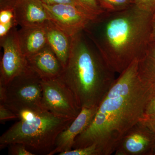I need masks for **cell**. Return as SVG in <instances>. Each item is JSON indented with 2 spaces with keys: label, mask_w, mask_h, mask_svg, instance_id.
<instances>
[{
  "label": "cell",
  "mask_w": 155,
  "mask_h": 155,
  "mask_svg": "<svg viewBox=\"0 0 155 155\" xmlns=\"http://www.w3.org/2000/svg\"><path fill=\"white\" fill-rule=\"evenodd\" d=\"M138 61H133L116 78L90 125L75 139L72 149L95 144L101 155L112 154L122 137L144 117L155 87L140 77Z\"/></svg>",
  "instance_id": "1"
},
{
  "label": "cell",
  "mask_w": 155,
  "mask_h": 155,
  "mask_svg": "<svg viewBox=\"0 0 155 155\" xmlns=\"http://www.w3.org/2000/svg\"><path fill=\"white\" fill-rule=\"evenodd\" d=\"M153 14L135 5L115 12H104L84 30L96 46L108 66L120 74L139 60L150 40Z\"/></svg>",
  "instance_id": "2"
},
{
  "label": "cell",
  "mask_w": 155,
  "mask_h": 155,
  "mask_svg": "<svg viewBox=\"0 0 155 155\" xmlns=\"http://www.w3.org/2000/svg\"><path fill=\"white\" fill-rule=\"evenodd\" d=\"M115 73L84 29L72 36L68 63L59 78L81 107L98 106L115 82Z\"/></svg>",
  "instance_id": "3"
},
{
  "label": "cell",
  "mask_w": 155,
  "mask_h": 155,
  "mask_svg": "<svg viewBox=\"0 0 155 155\" xmlns=\"http://www.w3.org/2000/svg\"><path fill=\"white\" fill-rule=\"evenodd\" d=\"M74 120L56 116L47 110L31 119L19 120L1 136V149L19 143L35 155H48L54 149L58 136Z\"/></svg>",
  "instance_id": "4"
},
{
  "label": "cell",
  "mask_w": 155,
  "mask_h": 155,
  "mask_svg": "<svg viewBox=\"0 0 155 155\" xmlns=\"http://www.w3.org/2000/svg\"><path fill=\"white\" fill-rule=\"evenodd\" d=\"M5 87L4 104L14 113L24 109H45L42 106V79L29 67Z\"/></svg>",
  "instance_id": "5"
},
{
  "label": "cell",
  "mask_w": 155,
  "mask_h": 155,
  "mask_svg": "<svg viewBox=\"0 0 155 155\" xmlns=\"http://www.w3.org/2000/svg\"><path fill=\"white\" fill-rule=\"evenodd\" d=\"M42 106L56 116L74 119L82 108L78 105L74 95L59 78L42 79Z\"/></svg>",
  "instance_id": "6"
},
{
  "label": "cell",
  "mask_w": 155,
  "mask_h": 155,
  "mask_svg": "<svg viewBox=\"0 0 155 155\" xmlns=\"http://www.w3.org/2000/svg\"><path fill=\"white\" fill-rule=\"evenodd\" d=\"M16 26L0 38L3 53L0 67V84L6 85L14 77L28 69L27 58L22 54L17 36Z\"/></svg>",
  "instance_id": "7"
},
{
  "label": "cell",
  "mask_w": 155,
  "mask_h": 155,
  "mask_svg": "<svg viewBox=\"0 0 155 155\" xmlns=\"http://www.w3.org/2000/svg\"><path fill=\"white\" fill-rule=\"evenodd\" d=\"M51 20L70 36L83 30L96 17L78 6L43 4Z\"/></svg>",
  "instance_id": "8"
},
{
  "label": "cell",
  "mask_w": 155,
  "mask_h": 155,
  "mask_svg": "<svg viewBox=\"0 0 155 155\" xmlns=\"http://www.w3.org/2000/svg\"><path fill=\"white\" fill-rule=\"evenodd\" d=\"M116 155H155V133L141 121L122 137Z\"/></svg>",
  "instance_id": "9"
},
{
  "label": "cell",
  "mask_w": 155,
  "mask_h": 155,
  "mask_svg": "<svg viewBox=\"0 0 155 155\" xmlns=\"http://www.w3.org/2000/svg\"><path fill=\"white\" fill-rule=\"evenodd\" d=\"M98 106L82 108L80 113L71 124L58 136L54 149L48 155H58L72 150L75 139L90 125Z\"/></svg>",
  "instance_id": "10"
},
{
  "label": "cell",
  "mask_w": 155,
  "mask_h": 155,
  "mask_svg": "<svg viewBox=\"0 0 155 155\" xmlns=\"http://www.w3.org/2000/svg\"><path fill=\"white\" fill-rule=\"evenodd\" d=\"M27 58L28 67L42 79H51L61 76L64 68L48 45Z\"/></svg>",
  "instance_id": "11"
},
{
  "label": "cell",
  "mask_w": 155,
  "mask_h": 155,
  "mask_svg": "<svg viewBox=\"0 0 155 155\" xmlns=\"http://www.w3.org/2000/svg\"><path fill=\"white\" fill-rule=\"evenodd\" d=\"M14 11L17 24L21 27L41 26L51 20L41 0H15Z\"/></svg>",
  "instance_id": "12"
},
{
  "label": "cell",
  "mask_w": 155,
  "mask_h": 155,
  "mask_svg": "<svg viewBox=\"0 0 155 155\" xmlns=\"http://www.w3.org/2000/svg\"><path fill=\"white\" fill-rule=\"evenodd\" d=\"M47 44L64 68L67 66L71 51L72 37L49 20L44 25Z\"/></svg>",
  "instance_id": "13"
},
{
  "label": "cell",
  "mask_w": 155,
  "mask_h": 155,
  "mask_svg": "<svg viewBox=\"0 0 155 155\" xmlns=\"http://www.w3.org/2000/svg\"><path fill=\"white\" fill-rule=\"evenodd\" d=\"M17 36L21 51L26 58L48 44L44 25L21 27L17 30Z\"/></svg>",
  "instance_id": "14"
},
{
  "label": "cell",
  "mask_w": 155,
  "mask_h": 155,
  "mask_svg": "<svg viewBox=\"0 0 155 155\" xmlns=\"http://www.w3.org/2000/svg\"><path fill=\"white\" fill-rule=\"evenodd\" d=\"M140 77L155 87V40H150L144 54L139 60Z\"/></svg>",
  "instance_id": "15"
},
{
  "label": "cell",
  "mask_w": 155,
  "mask_h": 155,
  "mask_svg": "<svg viewBox=\"0 0 155 155\" xmlns=\"http://www.w3.org/2000/svg\"><path fill=\"white\" fill-rule=\"evenodd\" d=\"M104 12H115L122 11L134 5L133 0H97Z\"/></svg>",
  "instance_id": "16"
},
{
  "label": "cell",
  "mask_w": 155,
  "mask_h": 155,
  "mask_svg": "<svg viewBox=\"0 0 155 155\" xmlns=\"http://www.w3.org/2000/svg\"><path fill=\"white\" fill-rule=\"evenodd\" d=\"M76 2L84 10L93 16L97 17L104 13L100 8L97 0H75Z\"/></svg>",
  "instance_id": "17"
},
{
  "label": "cell",
  "mask_w": 155,
  "mask_h": 155,
  "mask_svg": "<svg viewBox=\"0 0 155 155\" xmlns=\"http://www.w3.org/2000/svg\"><path fill=\"white\" fill-rule=\"evenodd\" d=\"M59 155H101L97 145L93 144L88 146L73 149L64 152Z\"/></svg>",
  "instance_id": "18"
},
{
  "label": "cell",
  "mask_w": 155,
  "mask_h": 155,
  "mask_svg": "<svg viewBox=\"0 0 155 155\" xmlns=\"http://www.w3.org/2000/svg\"><path fill=\"white\" fill-rule=\"evenodd\" d=\"M8 153L11 155H34L27 148L21 143H15L9 145Z\"/></svg>",
  "instance_id": "19"
},
{
  "label": "cell",
  "mask_w": 155,
  "mask_h": 155,
  "mask_svg": "<svg viewBox=\"0 0 155 155\" xmlns=\"http://www.w3.org/2000/svg\"><path fill=\"white\" fill-rule=\"evenodd\" d=\"M136 6L143 11L153 14L155 12V0H133Z\"/></svg>",
  "instance_id": "20"
},
{
  "label": "cell",
  "mask_w": 155,
  "mask_h": 155,
  "mask_svg": "<svg viewBox=\"0 0 155 155\" xmlns=\"http://www.w3.org/2000/svg\"><path fill=\"white\" fill-rule=\"evenodd\" d=\"M18 119V116L5 105L0 104V121L1 123L8 120Z\"/></svg>",
  "instance_id": "21"
},
{
  "label": "cell",
  "mask_w": 155,
  "mask_h": 155,
  "mask_svg": "<svg viewBox=\"0 0 155 155\" xmlns=\"http://www.w3.org/2000/svg\"><path fill=\"white\" fill-rule=\"evenodd\" d=\"M155 117V94L147 104L143 118H152Z\"/></svg>",
  "instance_id": "22"
},
{
  "label": "cell",
  "mask_w": 155,
  "mask_h": 155,
  "mask_svg": "<svg viewBox=\"0 0 155 155\" xmlns=\"http://www.w3.org/2000/svg\"><path fill=\"white\" fill-rule=\"evenodd\" d=\"M41 1L43 4L47 5H71L81 7L76 2L75 0H41Z\"/></svg>",
  "instance_id": "23"
},
{
  "label": "cell",
  "mask_w": 155,
  "mask_h": 155,
  "mask_svg": "<svg viewBox=\"0 0 155 155\" xmlns=\"http://www.w3.org/2000/svg\"><path fill=\"white\" fill-rule=\"evenodd\" d=\"M140 121L155 133V117L152 118H143Z\"/></svg>",
  "instance_id": "24"
},
{
  "label": "cell",
  "mask_w": 155,
  "mask_h": 155,
  "mask_svg": "<svg viewBox=\"0 0 155 155\" xmlns=\"http://www.w3.org/2000/svg\"><path fill=\"white\" fill-rule=\"evenodd\" d=\"M150 39L155 40V18H153L151 29Z\"/></svg>",
  "instance_id": "25"
},
{
  "label": "cell",
  "mask_w": 155,
  "mask_h": 155,
  "mask_svg": "<svg viewBox=\"0 0 155 155\" xmlns=\"http://www.w3.org/2000/svg\"><path fill=\"white\" fill-rule=\"evenodd\" d=\"M153 19H155V12H154V13L153 14Z\"/></svg>",
  "instance_id": "26"
},
{
  "label": "cell",
  "mask_w": 155,
  "mask_h": 155,
  "mask_svg": "<svg viewBox=\"0 0 155 155\" xmlns=\"http://www.w3.org/2000/svg\"></svg>",
  "instance_id": "27"
}]
</instances>
